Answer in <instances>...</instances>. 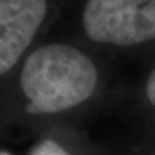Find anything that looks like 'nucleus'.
I'll return each instance as SVG.
<instances>
[{
	"instance_id": "nucleus-2",
	"label": "nucleus",
	"mask_w": 155,
	"mask_h": 155,
	"mask_svg": "<svg viewBox=\"0 0 155 155\" xmlns=\"http://www.w3.org/2000/svg\"><path fill=\"white\" fill-rule=\"evenodd\" d=\"M83 28L100 44L133 47L155 40V0H87Z\"/></svg>"
},
{
	"instance_id": "nucleus-5",
	"label": "nucleus",
	"mask_w": 155,
	"mask_h": 155,
	"mask_svg": "<svg viewBox=\"0 0 155 155\" xmlns=\"http://www.w3.org/2000/svg\"><path fill=\"white\" fill-rule=\"evenodd\" d=\"M146 96L149 101L155 106V67L146 80Z\"/></svg>"
},
{
	"instance_id": "nucleus-1",
	"label": "nucleus",
	"mask_w": 155,
	"mask_h": 155,
	"mask_svg": "<svg viewBox=\"0 0 155 155\" xmlns=\"http://www.w3.org/2000/svg\"><path fill=\"white\" fill-rule=\"evenodd\" d=\"M98 72L78 48L53 43L35 49L21 71L28 114H56L83 104L93 94Z\"/></svg>"
},
{
	"instance_id": "nucleus-3",
	"label": "nucleus",
	"mask_w": 155,
	"mask_h": 155,
	"mask_svg": "<svg viewBox=\"0 0 155 155\" xmlns=\"http://www.w3.org/2000/svg\"><path fill=\"white\" fill-rule=\"evenodd\" d=\"M47 0H0V72L12 69L47 16Z\"/></svg>"
},
{
	"instance_id": "nucleus-6",
	"label": "nucleus",
	"mask_w": 155,
	"mask_h": 155,
	"mask_svg": "<svg viewBox=\"0 0 155 155\" xmlns=\"http://www.w3.org/2000/svg\"><path fill=\"white\" fill-rule=\"evenodd\" d=\"M0 155H12L11 153H8V151H5V150H3L2 153H0Z\"/></svg>"
},
{
	"instance_id": "nucleus-4",
	"label": "nucleus",
	"mask_w": 155,
	"mask_h": 155,
	"mask_svg": "<svg viewBox=\"0 0 155 155\" xmlns=\"http://www.w3.org/2000/svg\"><path fill=\"white\" fill-rule=\"evenodd\" d=\"M30 155H71L53 140H43L32 147Z\"/></svg>"
}]
</instances>
